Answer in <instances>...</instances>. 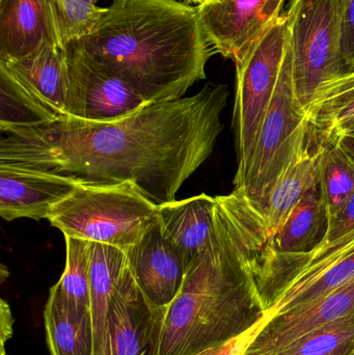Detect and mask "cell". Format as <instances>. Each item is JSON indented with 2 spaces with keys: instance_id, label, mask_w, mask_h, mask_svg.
<instances>
[{
  "instance_id": "cell-29",
  "label": "cell",
  "mask_w": 354,
  "mask_h": 355,
  "mask_svg": "<svg viewBox=\"0 0 354 355\" xmlns=\"http://www.w3.org/2000/svg\"><path fill=\"white\" fill-rule=\"evenodd\" d=\"M14 318L10 306L6 300L0 302V349L1 354L6 355V343L12 336Z\"/></svg>"
},
{
  "instance_id": "cell-17",
  "label": "cell",
  "mask_w": 354,
  "mask_h": 355,
  "mask_svg": "<svg viewBox=\"0 0 354 355\" xmlns=\"http://www.w3.org/2000/svg\"><path fill=\"white\" fill-rule=\"evenodd\" d=\"M216 198L206 193L158 206L162 236L182 254L187 270L215 229Z\"/></svg>"
},
{
  "instance_id": "cell-19",
  "label": "cell",
  "mask_w": 354,
  "mask_h": 355,
  "mask_svg": "<svg viewBox=\"0 0 354 355\" xmlns=\"http://www.w3.org/2000/svg\"><path fill=\"white\" fill-rule=\"evenodd\" d=\"M44 325L50 354L95 355L91 310L78 308L50 290Z\"/></svg>"
},
{
  "instance_id": "cell-24",
  "label": "cell",
  "mask_w": 354,
  "mask_h": 355,
  "mask_svg": "<svg viewBox=\"0 0 354 355\" xmlns=\"http://www.w3.org/2000/svg\"><path fill=\"white\" fill-rule=\"evenodd\" d=\"M354 352V313L322 325L274 355H353Z\"/></svg>"
},
{
  "instance_id": "cell-10",
  "label": "cell",
  "mask_w": 354,
  "mask_h": 355,
  "mask_svg": "<svg viewBox=\"0 0 354 355\" xmlns=\"http://www.w3.org/2000/svg\"><path fill=\"white\" fill-rule=\"evenodd\" d=\"M67 114L94 122H109L148 105L141 95L73 42L67 44Z\"/></svg>"
},
{
  "instance_id": "cell-27",
  "label": "cell",
  "mask_w": 354,
  "mask_h": 355,
  "mask_svg": "<svg viewBox=\"0 0 354 355\" xmlns=\"http://www.w3.org/2000/svg\"><path fill=\"white\" fill-rule=\"evenodd\" d=\"M341 48L348 64L354 69V0H340Z\"/></svg>"
},
{
  "instance_id": "cell-7",
  "label": "cell",
  "mask_w": 354,
  "mask_h": 355,
  "mask_svg": "<svg viewBox=\"0 0 354 355\" xmlns=\"http://www.w3.org/2000/svg\"><path fill=\"white\" fill-rule=\"evenodd\" d=\"M287 16L295 94L307 112L324 85L354 70L341 48L340 0H292Z\"/></svg>"
},
{
  "instance_id": "cell-34",
  "label": "cell",
  "mask_w": 354,
  "mask_h": 355,
  "mask_svg": "<svg viewBox=\"0 0 354 355\" xmlns=\"http://www.w3.org/2000/svg\"><path fill=\"white\" fill-rule=\"evenodd\" d=\"M335 355H345V354H335Z\"/></svg>"
},
{
  "instance_id": "cell-4",
  "label": "cell",
  "mask_w": 354,
  "mask_h": 355,
  "mask_svg": "<svg viewBox=\"0 0 354 355\" xmlns=\"http://www.w3.org/2000/svg\"><path fill=\"white\" fill-rule=\"evenodd\" d=\"M154 204L135 182L79 184L48 220L64 237L107 244L127 252L157 218Z\"/></svg>"
},
{
  "instance_id": "cell-14",
  "label": "cell",
  "mask_w": 354,
  "mask_h": 355,
  "mask_svg": "<svg viewBox=\"0 0 354 355\" xmlns=\"http://www.w3.org/2000/svg\"><path fill=\"white\" fill-rule=\"evenodd\" d=\"M126 254L145 300L155 308L166 310L184 284L187 267L180 252L162 236L157 218Z\"/></svg>"
},
{
  "instance_id": "cell-13",
  "label": "cell",
  "mask_w": 354,
  "mask_h": 355,
  "mask_svg": "<svg viewBox=\"0 0 354 355\" xmlns=\"http://www.w3.org/2000/svg\"><path fill=\"white\" fill-rule=\"evenodd\" d=\"M354 313V279L305 306L268 317L242 355H274L301 336Z\"/></svg>"
},
{
  "instance_id": "cell-30",
  "label": "cell",
  "mask_w": 354,
  "mask_h": 355,
  "mask_svg": "<svg viewBox=\"0 0 354 355\" xmlns=\"http://www.w3.org/2000/svg\"><path fill=\"white\" fill-rule=\"evenodd\" d=\"M337 141L340 143V145L342 146L343 149L346 151V153L351 156V158L354 160V139L353 137H341L336 139ZM335 141V139H334Z\"/></svg>"
},
{
  "instance_id": "cell-5",
  "label": "cell",
  "mask_w": 354,
  "mask_h": 355,
  "mask_svg": "<svg viewBox=\"0 0 354 355\" xmlns=\"http://www.w3.org/2000/svg\"><path fill=\"white\" fill-rule=\"evenodd\" d=\"M256 279L266 318L319 300L354 279V230L299 254L264 245Z\"/></svg>"
},
{
  "instance_id": "cell-2",
  "label": "cell",
  "mask_w": 354,
  "mask_h": 355,
  "mask_svg": "<svg viewBox=\"0 0 354 355\" xmlns=\"http://www.w3.org/2000/svg\"><path fill=\"white\" fill-rule=\"evenodd\" d=\"M215 198V229L166 309L159 355L200 354L266 319L256 279L263 216L239 190Z\"/></svg>"
},
{
  "instance_id": "cell-18",
  "label": "cell",
  "mask_w": 354,
  "mask_h": 355,
  "mask_svg": "<svg viewBox=\"0 0 354 355\" xmlns=\"http://www.w3.org/2000/svg\"><path fill=\"white\" fill-rule=\"evenodd\" d=\"M321 155V144L316 143L310 133L307 143L297 154L270 194L263 215L267 241L282 227L303 196L318 186Z\"/></svg>"
},
{
  "instance_id": "cell-28",
  "label": "cell",
  "mask_w": 354,
  "mask_h": 355,
  "mask_svg": "<svg viewBox=\"0 0 354 355\" xmlns=\"http://www.w3.org/2000/svg\"><path fill=\"white\" fill-rule=\"evenodd\" d=\"M261 324L249 329L247 333L242 334V335L238 336V337L234 338V339L230 340L226 343L222 344V345L210 348V349L205 350V352L197 355H242L253 338L255 337L256 333H257Z\"/></svg>"
},
{
  "instance_id": "cell-15",
  "label": "cell",
  "mask_w": 354,
  "mask_h": 355,
  "mask_svg": "<svg viewBox=\"0 0 354 355\" xmlns=\"http://www.w3.org/2000/svg\"><path fill=\"white\" fill-rule=\"evenodd\" d=\"M78 185L70 178L0 164V215L6 221L47 219Z\"/></svg>"
},
{
  "instance_id": "cell-23",
  "label": "cell",
  "mask_w": 354,
  "mask_h": 355,
  "mask_svg": "<svg viewBox=\"0 0 354 355\" xmlns=\"http://www.w3.org/2000/svg\"><path fill=\"white\" fill-rule=\"evenodd\" d=\"M66 239V265L60 281L51 288L58 296L85 310H91V241L64 237Z\"/></svg>"
},
{
  "instance_id": "cell-6",
  "label": "cell",
  "mask_w": 354,
  "mask_h": 355,
  "mask_svg": "<svg viewBox=\"0 0 354 355\" xmlns=\"http://www.w3.org/2000/svg\"><path fill=\"white\" fill-rule=\"evenodd\" d=\"M310 137L306 112L295 94L292 54L287 45L280 77L264 116L249 170L234 188L263 216L270 194Z\"/></svg>"
},
{
  "instance_id": "cell-25",
  "label": "cell",
  "mask_w": 354,
  "mask_h": 355,
  "mask_svg": "<svg viewBox=\"0 0 354 355\" xmlns=\"http://www.w3.org/2000/svg\"><path fill=\"white\" fill-rule=\"evenodd\" d=\"M99 0H51L56 24L62 45L85 37L105 8L98 6Z\"/></svg>"
},
{
  "instance_id": "cell-1",
  "label": "cell",
  "mask_w": 354,
  "mask_h": 355,
  "mask_svg": "<svg viewBox=\"0 0 354 355\" xmlns=\"http://www.w3.org/2000/svg\"><path fill=\"white\" fill-rule=\"evenodd\" d=\"M228 97L227 85L208 83L191 97L148 104L109 122L64 116L0 124V164L79 184L135 182L159 206L176 200L211 155Z\"/></svg>"
},
{
  "instance_id": "cell-11",
  "label": "cell",
  "mask_w": 354,
  "mask_h": 355,
  "mask_svg": "<svg viewBox=\"0 0 354 355\" xmlns=\"http://www.w3.org/2000/svg\"><path fill=\"white\" fill-rule=\"evenodd\" d=\"M166 310L152 306L125 269L107 316V355H159Z\"/></svg>"
},
{
  "instance_id": "cell-32",
  "label": "cell",
  "mask_w": 354,
  "mask_h": 355,
  "mask_svg": "<svg viewBox=\"0 0 354 355\" xmlns=\"http://www.w3.org/2000/svg\"><path fill=\"white\" fill-rule=\"evenodd\" d=\"M182 1L187 4H191V6H199L207 2L208 0H182Z\"/></svg>"
},
{
  "instance_id": "cell-33",
  "label": "cell",
  "mask_w": 354,
  "mask_h": 355,
  "mask_svg": "<svg viewBox=\"0 0 354 355\" xmlns=\"http://www.w3.org/2000/svg\"><path fill=\"white\" fill-rule=\"evenodd\" d=\"M1 268H2L1 269V279H2V281H4V279H6V277H6H6H8V271L6 270V267L3 266V265H2Z\"/></svg>"
},
{
  "instance_id": "cell-3",
  "label": "cell",
  "mask_w": 354,
  "mask_h": 355,
  "mask_svg": "<svg viewBox=\"0 0 354 355\" xmlns=\"http://www.w3.org/2000/svg\"><path fill=\"white\" fill-rule=\"evenodd\" d=\"M72 42L148 104L184 97L206 78L213 53L199 8L179 0H112L93 28Z\"/></svg>"
},
{
  "instance_id": "cell-8",
  "label": "cell",
  "mask_w": 354,
  "mask_h": 355,
  "mask_svg": "<svg viewBox=\"0 0 354 355\" xmlns=\"http://www.w3.org/2000/svg\"><path fill=\"white\" fill-rule=\"evenodd\" d=\"M288 45V16L281 15L235 60L234 126L238 168L234 186L242 181L257 144L264 116L280 77Z\"/></svg>"
},
{
  "instance_id": "cell-31",
  "label": "cell",
  "mask_w": 354,
  "mask_h": 355,
  "mask_svg": "<svg viewBox=\"0 0 354 355\" xmlns=\"http://www.w3.org/2000/svg\"><path fill=\"white\" fill-rule=\"evenodd\" d=\"M341 137H353L354 139V123L353 124H351L349 126H347L346 128L343 129V130L339 133L338 137H337L336 139ZM333 141H334V139H333Z\"/></svg>"
},
{
  "instance_id": "cell-20",
  "label": "cell",
  "mask_w": 354,
  "mask_h": 355,
  "mask_svg": "<svg viewBox=\"0 0 354 355\" xmlns=\"http://www.w3.org/2000/svg\"><path fill=\"white\" fill-rule=\"evenodd\" d=\"M328 223V210L319 187L316 186L299 200L282 227L265 245L284 254L309 252L324 239Z\"/></svg>"
},
{
  "instance_id": "cell-22",
  "label": "cell",
  "mask_w": 354,
  "mask_h": 355,
  "mask_svg": "<svg viewBox=\"0 0 354 355\" xmlns=\"http://www.w3.org/2000/svg\"><path fill=\"white\" fill-rule=\"evenodd\" d=\"M321 145L318 187L330 218L353 193L354 160L337 139Z\"/></svg>"
},
{
  "instance_id": "cell-35",
  "label": "cell",
  "mask_w": 354,
  "mask_h": 355,
  "mask_svg": "<svg viewBox=\"0 0 354 355\" xmlns=\"http://www.w3.org/2000/svg\"><path fill=\"white\" fill-rule=\"evenodd\" d=\"M353 355H354V352H353Z\"/></svg>"
},
{
  "instance_id": "cell-26",
  "label": "cell",
  "mask_w": 354,
  "mask_h": 355,
  "mask_svg": "<svg viewBox=\"0 0 354 355\" xmlns=\"http://www.w3.org/2000/svg\"><path fill=\"white\" fill-rule=\"evenodd\" d=\"M354 230V191L344 206L328 218L324 241L339 239Z\"/></svg>"
},
{
  "instance_id": "cell-16",
  "label": "cell",
  "mask_w": 354,
  "mask_h": 355,
  "mask_svg": "<svg viewBox=\"0 0 354 355\" xmlns=\"http://www.w3.org/2000/svg\"><path fill=\"white\" fill-rule=\"evenodd\" d=\"M45 43L60 42L51 0H0V60H12Z\"/></svg>"
},
{
  "instance_id": "cell-9",
  "label": "cell",
  "mask_w": 354,
  "mask_h": 355,
  "mask_svg": "<svg viewBox=\"0 0 354 355\" xmlns=\"http://www.w3.org/2000/svg\"><path fill=\"white\" fill-rule=\"evenodd\" d=\"M0 124H28L68 116L66 46L42 44L21 58L0 60Z\"/></svg>"
},
{
  "instance_id": "cell-21",
  "label": "cell",
  "mask_w": 354,
  "mask_h": 355,
  "mask_svg": "<svg viewBox=\"0 0 354 355\" xmlns=\"http://www.w3.org/2000/svg\"><path fill=\"white\" fill-rule=\"evenodd\" d=\"M310 133L317 144L333 141L354 123V70L324 85L306 112Z\"/></svg>"
},
{
  "instance_id": "cell-12",
  "label": "cell",
  "mask_w": 354,
  "mask_h": 355,
  "mask_svg": "<svg viewBox=\"0 0 354 355\" xmlns=\"http://www.w3.org/2000/svg\"><path fill=\"white\" fill-rule=\"evenodd\" d=\"M285 0H208L200 20L212 50L234 60L278 17Z\"/></svg>"
}]
</instances>
